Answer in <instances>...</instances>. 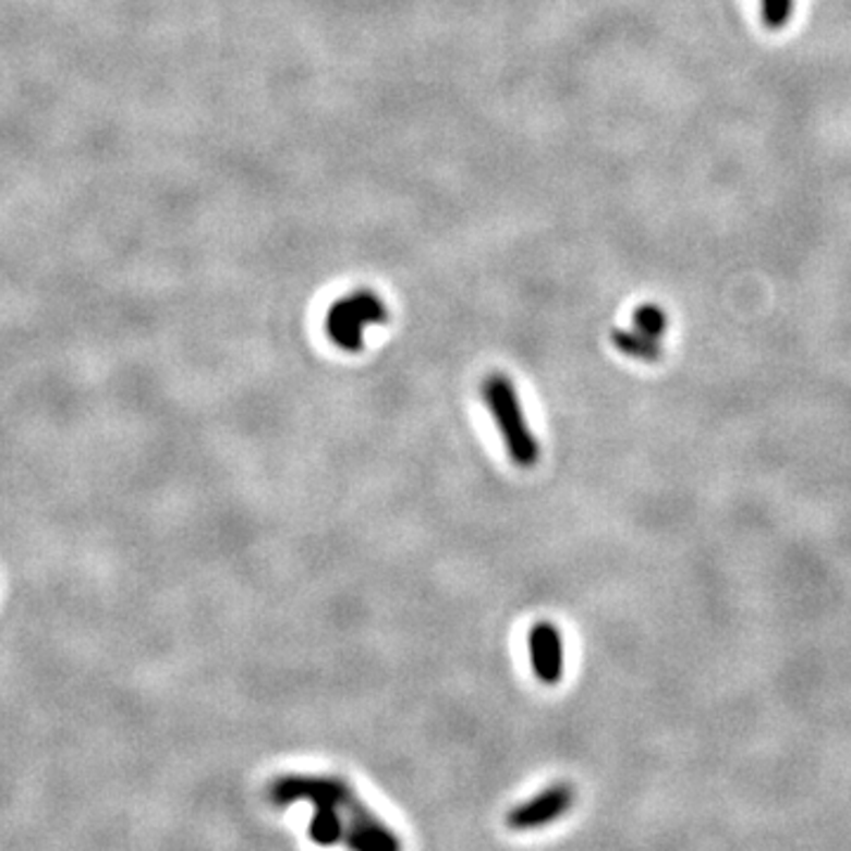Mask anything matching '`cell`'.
<instances>
[{
  "instance_id": "5b68a950",
  "label": "cell",
  "mask_w": 851,
  "mask_h": 851,
  "mask_svg": "<svg viewBox=\"0 0 851 851\" xmlns=\"http://www.w3.org/2000/svg\"><path fill=\"white\" fill-rule=\"evenodd\" d=\"M527 651L535 677L547 686H556L563 679L566 669L563 636L556 630V624L544 620L533 624V630L527 632Z\"/></svg>"
},
{
  "instance_id": "52a82bcc",
  "label": "cell",
  "mask_w": 851,
  "mask_h": 851,
  "mask_svg": "<svg viewBox=\"0 0 851 851\" xmlns=\"http://www.w3.org/2000/svg\"><path fill=\"white\" fill-rule=\"evenodd\" d=\"M632 323H634V329L644 331L646 337H651V339L660 341L667 333V313L653 303L639 305V308L634 311Z\"/></svg>"
},
{
  "instance_id": "8992f818",
  "label": "cell",
  "mask_w": 851,
  "mask_h": 851,
  "mask_svg": "<svg viewBox=\"0 0 851 851\" xmlns=\"http://www.w3.org/2000/svg\"><path fill=\"white\" fill-rule=\"evenodd\" d=\"M610 341L622 355L641 360V362H658L665 355L660 341L646 337V333L639 331V329H634V331L612 329Z\"/></svg>"
},
{
  "instance_id": "7a4b0ae2",
  "label": "cell",
  "mask_w": 851,
  "mask_h": 851,
  "mask_svg": "<svg viewBox=\"0 0 851 851\" xmlns=\"http://www.w3.org/2000/svg\"><path fill=\"white\" fill-rule=\"evenodd\" d=\"M483 400L507 445L511 462L521 469H533L539 462V442L525 422L513 381L507 374H490L483 384Z\"/></svg>"
},
{
  "instance_id": "3957f363",
  "label": "cell",
  "mask_w": 851,
  "mask_h": 851,
  "mask_svg": "<svg viewBox=\"0 0 851 851\" xmlns=\"http://www.w3.org/2000/svg\"><path fill=\"white\" fill-rule=\"evenodd\" d=\"M386 305L372 294H353L337 301L327 315V333L341 351H362V333L369 325L386 323Z\"/></svg>"
},
{
  "instance_id": "6da1fadb",
  "label": "cell",
  "mask_w": 851,
  "mask_h": 851,
  "mask_svg": "<svg viewBox=\"0 0 851 851\" xmlns=\"http://www.w3.org/2000/svg\"><path fill=\"white\" fill-rule=\"evenodd\" d=\"M268 798L277 806L311 802L315 816L311 837L317 844H337L345 835L353 849H398L400 840L362 804L355 790L337 776H282L270 783Z\"/></svg>"
},
{
  "instance_id": "277c9868",
  "label": "cell",
  "mask_w": 851,
  "mask_h": 851,
  "mask_svg": "<svg viewBox=\"0 0 851 851\" xmlns=\"http://www.w3.org/2000/svg\"><path fill=\"white\" fill-rule=\"evenodd\" d=\"M575 804V788L568 783H556L542 790L537 798L527 800L511 809L507 816V826L513 830H535L558 820L568 814Z\"/></svg>"
},
{
  "instance_id": "ba28073f",
  "label": "cell",
  "mask_w": 851,
  "mask_h": 851,
  "mask_svg": "<svg viewBox=\"0 0 851 851\" xmlns=\"http://www.w3.org/2000/svg\"><path fill=\"white\" fill-rule=\"evenodd\" d=\"M794 0H762V22L766 29H783L790 22Z\"/></svg>"
}]
</instances>
